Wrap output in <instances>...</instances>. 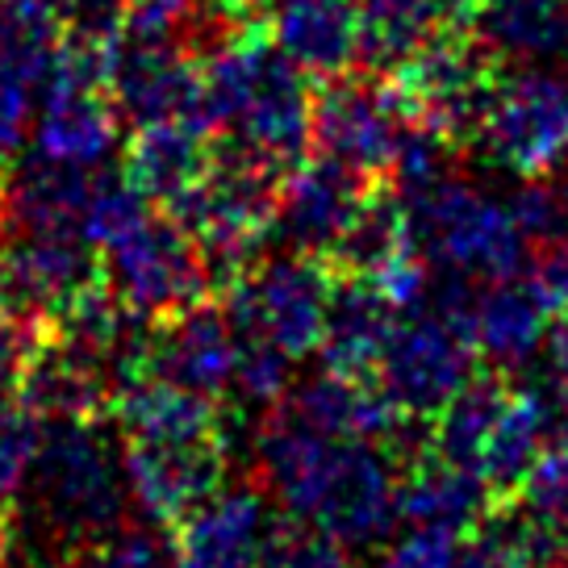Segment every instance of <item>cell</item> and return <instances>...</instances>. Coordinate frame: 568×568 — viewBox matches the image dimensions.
Instances as JSON below:
<instances>
[{
	"label": "cell",
	"mask_w": 568,
	"mask_h": 568,
	"mask_svg": "<svg viewBox=\"0 0 568 568\" xmlns=\"http://www.w3.org/2000/svg\"><path fill=\"white\" fill-rule=\"evenodd\" d=\"M201 109L210 134L222 130L281 172L297 168L314 146V97L305 71L247 26L201 59Z\"/></svg>",
	"instance_id": "obj_1"
},
{
	"label": "cell",
	"mask_w": 568,
	"mask_h": 568,
	"mask_svg": "<svg viewBox=\"0 0 568 568\" xmlns=\"http://www.w3.org/2000/svg\"><path fill=\"white\" fill-rule=\"evenodd\" d=\"M30 485L47 527L59 539H68L71 548L118 531L130 506L122 460L113 456L97 423H80V418L47 423V439H42Z\"/></svg>",
	"instance_id": "obj_2"
},
{
	"label": "cell",
	"mask_w": 568,
	"mask_h": 568,
	"mask_svg": "<svg viewBox=\"0 0 568 568\" xmlns=\"http://www.w3.org/2000/svg\"><path fill=\"white\" fill-rule=\"evenodd\" d=\"M284 510L326 531L343 548L389 539L397 515V468L381 444L331 439L318 464L281 497Z\"/></svg>",
	"instance_id": "obj_3"
},
{
	"label": "cell",
	"mask_w": 568,
	"mask_h": 568,
	"mask_svg": "<svg viewBox=\"0 0 568 568\" xmlns=\"http://www.w3.org/2000/svg\"><path fill=\"white\" fill-rule=\"evenodd\" d=\"M402 196L418 247L435 255L447 272L485 281L523 276L518 267L527 260V234L518 231L510 205L477 193L456 176H439L435 184Z\"/></svg>",
	"instance_id": "obj_4"
},
{
	"label": "cell",
	"mask_w": 568,
	"mask_h": 568,
	"mask_svg": "<svg viewBox=\"0 0 568 568\" xmlns=\"http://www.w3.org/2000/svg\"><path fill=\"white\" fill-rule=\"evenodd\" d=\"M385 75L397 84L414 125L444 139L452 151H464L477 146L501 68L473 30H452L430 38Z\"/></svg>",
	"instance_id": "obj_5"
},
{
	"label": "cell",
	"mask_w": 568,
	"mask_h": 568,
	"mask_svg": "<svg viewBox=\"0 0 568 568\" xmlns=\"http://www.w3.org/2000/svg\"><path fill=\"white\" fill-rule=\"evenodd\" d=\"M477 151L518 180H548L568 160V75L556 68L501 71Z\"/></svg>",
	"instance_id": "obj_6"
},
{
	"label": "cell",
	"mask_w": 568,
	"mask_h": 568,
	"mask_svg": "<svg viewBox=\"0 0 568 568\" xmlns=\"http://www.w3.org/2000/svg\"><path fill=\"white\" fill-rule=\"evenodd\" d=\"M101 276L146 322L213 297L201 247L172 213H146L125 239L101 251Z\"/></svg>",
	"instance_id": "obj_7"
},
{
	"label": "cell",
	"mask_w": 568,
	"mask_h": 568,
	"mask_svg": "<svg viewBox=\"0 0 568 568\" xmlns=\"http://www.w3.org/2000/svg\"><path fill=\"white\" fill-rule=\"evenodd\" d=\"M234 322V335H264L293 359L318 352L326 302H331V264L318 255L288 251L260 260L247 276L217 293Z\"/></svg>",
	"instance_id": "obj_8"
},
{
	"label": "cell",
	"mask_w": 568,
	"mask_h": 568,
	"mask_svg": "<svg viewBox=\"0 0 568 568\" xmlns=\"http://www.w3.org/2000/svg\"><path fill=\"white\" fill-rule=\"evenodd\" d=\"M409 118L402 92L385 71L355 75L343 71L314 97V146L318 155L347 163L368 180H389L397 151L406 142Z\"/></svg>",
	"instance_id": "obj_9"
},
{
	"label": "cell",
	"mask_w": 568,
	"mask_h": 568,
	"mask_svg": "<svg viewBox=\"0 0 568 568\" xmlns=\"http://www.w3.org/2000/svg\"><path fill=\"white\" fill-rule=\"evenodd\" d=\"M480 368V352L473 331L447 314H406L393 331L385 359H381V389L393 406L430 423Z\"/></svg>",
	"instance_id": "obj_10"
},
{
	"label": "cell",
	"mask_w": 568,
	"mask_h": 568,
	"mask_svg": "<svg viewBox=\"0 0 568 568\" xmlns=\"http://www.w3.org/2000/svg\"><path fill=\"white\" fill-rule=\"evenodd\" d=\"M105 63L80 51H59V63L42 80L34 101V151L47 160L97 168L118 146V109L101 97Z\"/></svg>",
	"instance_id": "obj_11"
},
{
	"label": "cell",
	"mask_w": 568,
	"mask_h": 568,
	"mask_svg": "<svg viewBox=\"0 0 568 568\" xmlns=\"http://www.w3.org/2000/svg\"><path fill=\"white\" fill-rule=\"evenodd\" d=\"M101 251L84 231H4V310L47 322L101 281Z\"/></svg>",
	"instance_id": "obj_12"
},
{
	"label": "cell",
	"mask_w": 568,
	"mask_h": 568,
	"mask_svg": "<svg viewBox=\"0 0 568 568\" xmlns=\"http://www.w3.org/2000/svg\"><path fill=\"white\" fill-rule=\"evenodd\" d=\"M105 84L118 118L134 130L155 122H189L210 134L201 109V63H193V54L160 42L118 38L109 51Z\"/></svg>",
	"instance_id": "obj_13"
},
{
	"label": "cell",
	"mask_w": 568,
	"mask_h": 568,
	"mask_svg": "<svg viewBox=\"0 0 568 568\" xmlns=\"http://www.w3.org/2000/svg\"><path fill=\"white\" fill-rule=\"evenodd\" d=\"M122 468L130 497L160 527H176L226 485L231 447L226 439L196 444H130L122 447Z\"/></svg>",
	"instance_id": "obj_14"
},
{
	"label": "cell",
	"mask_w": 568,
	"mask_h": 568,
	"mask_svg": "<svg viewBox=\"0 0 568 568\" xmlns=\"http://www.w3.org/2000/svg\"><path fill=\"white\" fill-rule=\"evenodd\" d=\"M234 359H239V335L231 314L217 297H205L172 318L151 322L142 376L222 397L234 381Z\"/></svg>",
	"instance_id": "obj_15"
},
{
	"label": "cell",
	"mask_w": 568,
	"mask_h": 568,
	"mask_svg": "<svg viewBox=\"0 0 568 568\" xmlns=\"http://www.w3.org/2000/svg\"><path fill=\"white\" fill-rule=\"evenodd\" d=\"M368 189H373V180L331 155L302 160L281 180L272 234H281L288 251L326 260L335 251L338 234L347 231V222L359 210V201L368 196Z\"/></svg>",
	"instance_id": "obj_16"
},
{
	"label": "cell",
	"mask_w": 568,
	"mask_h": 568,
	"mask_svg": "<svg viewBox=\"0 0 568 568\" xmlns=\"http://www.w3.org/2000/svg\"><path fill=\"white\" fill-rule=\"evenodd\" d=\"M118 389L122 385H118L109 364H101L97 355H89L84 347H75L59 331L47 326L30 364H26L18 402L30 406L47 423H59V418L97 423L109 414Z\"/></svg>",
	"instance_id": "obj_17"
},
{
	"label": "cell",
	"mask_w": 568,
	"mask_h": 568,
	"mask_svg": "<svg viewBox=\"0 0 568 568\" xmlns=\"http://www.w3.org/2000/svg\"><path fill=\"white\" fill-rule=\"evenodd\" d=\"M276 518L255 489H217L172 527L180 568H260Z\"/></svg>",
	"instance_id": "obj_18"
},
{
	"label": "cell",
	"mask_w": 568,
	"mask_h": 568,
	"mask_svg": "<svg viewBox=\"0 0 568 568\" xmlns=\"http://www.w3.org/2000/svg\"><path fill=\"white\" fill-rule=\"evenodd\" d=\"M397 515L414 531L464 535L489 515V489L480 473L439 456L426 439L414 456L397 464Z\"/></svg>",
	"instance_id": "obj_19"
},
{
	"label": "cell",
	"mask_w": 568,
	"mask_h": 568,
	"mask_svg": "<svg viewBox=\"0 0 568 568\" xmlns=\"http://www.w3.org/2000/svg\"><path fill=\"white\" fill-rule=\"evenodd\" d=\"M264 34L305 75L335 80L359 63V4L352 0H264Z\"/></svg>",
	"instance_id": "obj_20"
},
{
	"label": "cell",
	"mask_w": 568,
	"mask_h": 568,
	"mask_svg": "<svg viewBox=\"0 0 568 568\" xmlns=\"http://www.w3.org/2000/svg\"><path fill=\"white\" fill-rule=\"evenodd\" d=\"M402 314L368 276L331 272V302L322 322V364L338 376H376Z\"/></svg>",
	"instance_id": "obj_21"
},
{
	"label": "cell",
	"mask_w": 568,
	"mask_h": 568,
	"mask_svg": "<svg viewBox=\"0 0 568 568\" xmlns=\"http://www.w3.org/2000/svg\"><path fill=\"white\" fill-rule=\"evenodd\" d=\"M109 418L118 423L130 444H196V439H226V414L217 397L180 389L155 376H139L118 389Z\"/></svg>",
	"instance_id": "obj_22"
},
{
	"label": "cell",
	"mask_w": 568,
	"mask_h": 568,
	"mask_svg": "<svg viewBox=\"0 0 568 568\" xmlns=\"http://www.w3.org/2000/svg\"><path fill=\"white\" fill-rule=\"evenodd\" d=\"M468 30L489 47L497 63H515V68L568 63V0H473Z\"/></svg>",
	"instance_id": "obj_23"
},
{
	"label": "cell",
	"mask_w": 568,
	"mask_h": 568,
	"mask_svg": "<svg viewBox=\"0 0 568 568\" xmlns=\"http://www.w3.org/2000/svg\"><path fill=\"white\" fill-rule=\"evenodd\" d=\"M89 193L92 168L34 151V160H21L4 180V231H84Z\"/></svg>",
	"instance_id": "obj_24"
},
{
	"label": "cell",
	"mask_w": 568,
	"mask_h": 568,
	"mask_svg": "<svg viewBox=\"0 0 568 568\" xmlns=\"http://www.w3.org/2000/svg\"><path fill=\"white\" fill-rule=\"evenodd\" d=\"M551 326V310L531 276L489 281V288L473 305V343L480 364L489 368H518L531 359Z\"/></svg>",
	"instance_id": "obj_25"
},
{
	"label": "cell",
	"mask_w": 568,
	"mask_h": 568,
	"mask_svg": "<svg viewBox=\"0 0 568 568\" xmlns=\"http://www.w3.org/2000/svg\"><path fill=\"white\" fill-rule=\"evenodd\" d=\"M473 0H359V63L393 71L430 38L468 30Z\"/></svg>",
	"instance_id": "obj_26"
},
{
	"label": "cell",
	"mask_w": 568,
	"mask_h": 568,
	"mask_svg": "<svg viewBox=\"0 0 568 568\" xmlns=\"http://www.w3.org/2000/svg\"><path fill=\"white\" fill-rule=\"evenodd\" d=\"M418 239H414V222H409L406 196L397 193L393 180H373L368 196L359 201L347 231L338 234L335 251L326 255L331 272H347V276H381L389 264L414 255Z\"/></svg>",
	"instance_id": "obj_27"
},
{
	"label": "cell",
	"mask_w": 568,
	"mask_h": 568,
	"mask_svg": "<svg viewBox=\"0 0 568 568\" xmlns=\"http://www.w3.org/2000/svg\"><path fill=\"white\" fill-rule=\"evenodd\" d=\"M515 518L523 544L531 548L539 568H565L568 565V444H548L518 494L497 506Z\"/></svg>",
	"instance_id": "obj_28"
},
{
	"label": "cell",
	"mask_w": 568,
	"mask_h": 568,
	"mask_svg": "<svg viewBox=\"0 0 568 568\" xmlns=\"http://www.w3.org/2000/svg\"><path fill=\"white\" fill-rule=\"evenodd\" d=\"M205 130L189 122H155L139 125L125 146V176L139 184L151 201L172 205L180 193H189L210 168Z\"/></svg>",
	"instance_id": "obj_29"
},
{
	"label": "cell",
	"mask_w": 568,
	"mask_h": 568,
	"mask_svg": "<svg viewBox=\"0 0 568 568\" xmlns=\"http://www.w3.org/2000/svg\"><path fill=\"white\" fill-rule=\"evenodd\" d=\"M515 389L518 385L510 381L506 368L480 364L477 373H473V381L430 418V447H435L439 456H447V460H456V464H464V468L480 473L485 444H489V435H494L497 423H501V414L510 406Z\"/></svg>",
	"instance_id": "obj_30"
},
{
	"label": "cell",
	"mask_w": 568,
	"mask_h": 568,
	"mask_svg": "<svg viewBox=\"0 0 568 568\" xmlns=\"http://www.w3.org/2000/svg\"><path fill=\"white\" fill-rule=\"evenodd\" d=\"M544 447H548L544 389H515L501 423H497V430L485 444V456H480V480L489 489V510L506 506L518 494L527 468H531Z\"/></svg>",
	"instance_id": "obj_31"
},
{
	"label": "cell",
	"mask_w": 568,
	"mask_h": 568,
	"mask_svg": "<svg viewBox=\"0 0 568 568\" xmlns=\"http://www.w3.org/2000/svg\"><path fill=\"white\" fill-rule=\"evenodd\" d=\"M63 51L51 0H0V68L26 75L34 89L51 75Z\"/></svg>",
	"instance_id": "obj_32"
},
{
	"label": "cell",
	"mask_w": 568,
	"mask_h": 568,
	"mask_svg": "<svg viewBox=\"0 0 568 568\" xmlns=\"http://www.w3.org/2000/svg\"><path fill=\"white\" fill-rule=\"evenodd\" d=\"M146 201L151 196L142 193L125 172L122 176H92V193L89 205H84V234L92 239V247L105 251L118 239H125L151 213Z\"/></svg>",
	"instance_id": "obj_33"
},
{
	"label": "cell",
	"mask_w": 568,
	"mask_h": 568,
	"mask_svg": "<svg viewBox=\"0 0 568 568\" xmlns=\"http://www.w3.org/2000/svg\"><path fill=\"white\" fill-rule=\"evenodd\" d=\"M51 4H54V18H59L63 47L92 54V59H105L109 68V51L122 38L125 4L130 0H51Z\"/></svg>",
	"instance_id": "obj_34"
},
{
	"label": "cell",
	"mask_w": 568,
	"mask_h": 568,
	"mask_svg": "<svg viewBox=\"0 0 568 568\" xmlns=\"http://www.w3.org/2000/svg\"><path fill=\"white\" fill-rule=\"evenodd\" d=\"M288 368H293V355L281 352L272 338L239 335V359H234L231 389L243 402H251V406L272 409L288 393Z\"/></svg>",
	"instance_id": "obj_35"
},
{
	"label": "cell",
	"mask_w": 568,
	"mask_h": 568,
	"mask_svg": "<svg viewBox=\"0 0 568 568\" xmlns=\"http://www.w3.org/2000/svg\"><path fill=\"white\" fill-rule=\"evenodd\" d=\"M42 439H47V418H38L21 402L0 406V494L4 497L21 494L30 485Z\"/></svg>",
	"instance_id": "obj_36"
},
{
	"label": "cell",
	"mask_w": 568,
	"mask_h": 568,
	"mask_svg": "<svg viewBox=\"0 0 568 568\" xmlns=\"http://www.w3.org/2000/svg\"><path fill=\"white\" fill-rule=\"evenodd\" d=\"M260 568H352V560H347V548L338 539L288 515L272 527Z\"/></svg>",
	"instance_id": "obj_37"
},
{
	"label": "cell",
	"mask_w": 568,
	"mask_h": 568,
	"mask_svg": "<svg viewBox=\"0 0 568 568\" xmlns=\"http://www.w3.org/2000/svg\"><path fill=\"white\" fill-rule=\"evenodd\" d=\"M456 568H539L531 548L523 544L515 518L489 510L456 548Z\"/></svg>",
	"instance_id": "obj_38"
},
{
	"label": "cell",
	"mask_w": 568,
	"mask_h": 568,
	"mask_svg": "<svg viewBox=\"0 0 568 568\" xmlns=\"http://www.w3.org/2000/svg\"><path fill=\"white\" fill-rule=\"evenodd\" d=\"M101 568H180L176 544L163 527H118L105 539H92Z\"/></svg>",
	"instance_id": "obj_39"
},
{
	"label": "cell",
	"mask_w": 568,
	"mask_h": 568,
	"mask_svg": "<svg viewBox=\"0 0 568 568\" xmlns=\"http://www.w3.org/2000/svg\"><path fill=\"white\" fill-rule=\"evenodd\" d=\"M34 97L38 89L26 75L0 68V168H9L26 146V134L34 125Z\"/></svg>",
	"instance_id": "obj_40"
},
{
	"label": "cell",
	"mask_w": 568,
	"mask_h": 568,
	"mask_svg": "<svg viewBox=\"0 0 568 568\" xmlns=\"http://www.w3.org/2000/svg\"><path fill=\"white\" fill-rule=\"evenodd\" d=\"M456 548H460L456 535L414 531L393 548V556L381 568H456Z\"/></svg>",
	"instance_id": "obj_41"
},
{
	"label": "cell",
	"mask_w": 568,
	"mask_h": 568,
	"mask_svg": "<svg viewBox=\"0 0 568 568\" xmlns=\"http://www.w3.org/2000/svg\"><path fill=\"white\" fill-rule=\"evenodd\" d=\"M531 281L539 284L551 318H568V239L544 247V255H539V264H535V272H531Z\"/></svg>",
	"instance_id": "obj_42"
},
{
	"label": "cell",
	"mask_w": 568,
	"mask_h": 568,
	"mask_svg": "<svg viewBox=\"0 0 568 568\" xmlns=\"http://www.w3.org/2000/svg\"><path fill=\"white\" fill-rule=\"evenodd\" d=\"M548 359H551V385L568 397V318H551Z\"/></svg>",
	"instance_id": "obj_43"
},
{
	"label": "cell",
	"mask_w": 568,
	"mask_h": 568,
	"mask_svg": "<svg viewBox=\"0 0 568 568\" xmlns=\"http://www.w3.org/2000/svg\"><path fill=\"white\" fill-rule=\"evenodd\" d=\"M9 548H13V501L0 494V568L9 560Z\"/></svg>",
	"instance_id": "obj_44"
},
{
	"label": "cell",
	"mask_w": 568,
	"mask_h": 568,
	"mask_svg": "<svg viewBox=\"0 0 568 568\" xmlns=\"http://www.w3.org/2000/svg\"><path fill=\"white\" fill-rule=\"evenodd\" d=\"M59 568H101V560H97V551H92V544H75V548L59 560Z\"/></svg>",
	"instance_id": "obj_45"
},
{
	"label": "cell",
	"mask_w": 568,
	"mask_h": 568,
	"mask_svg": "<svg viewBox=\"0 0 568 568\" xmlns=\"http://www.w3.org/2000/svg\"><path fill=\"white\" fill-rule=\"evenodd\" d=\"M217 4H231V9H247L251 0H217Z\"/></svg>",
	"instance_id": "obj_46"
},
{
	"label": "cell",
	"mask_w": 568,
	"mask_h": 568,
	"mask_svg": "<svg viewBox=\"0 0 568 568\" xmlns=\"http://www.w3.org/2000/svg\"><path fill=\"white\" fill-rule=\"evenodd\" d=\"M0 231H4V184H0Z\"/></svg>",
	"instance_id": "obj_47"
},
{
	"label": "cell",
	"mask_w": 568,
	"mask_h": 568,
	"mask_svg": "<svg viewBox=\"0 0 568 568\" xmlns=\"http://www.w3.org/2000/svg\"><path fill=\"white\" fill-rule=\"evenodd\" d=\"M0 310H4V264H0Z\"/></svg>",
	"instance_id": "obj_48"
},
{
	"label": "cell",
	"mask_w": 568,
	"mask_h": 568,
	"mask_svg": "<svg viewBox=\"0 0 568 568\" xmlns=\"http://www.w3.org/2000/svg\"><path fill=\"white\" fill-rule=\"evenodd\" d=\"M565 568H568V565H565Z\"/></svg>",
	"instance_id": "obj_49"
}]
</instances>
